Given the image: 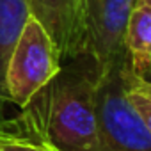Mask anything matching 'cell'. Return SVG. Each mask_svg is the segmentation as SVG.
<instances>
[{"label":"cell","mask_w":151,"mask_h":151,"mask_svg":"<svg viewBox=\"0 0 151 151\" xmlns=\"http://www.w3.org/2000/svg\"><path fill=\"white\" fill-rule=\"evenodd\" d=\"M101 69L87 55L62 62L60 71L22 109L0 123V133H14L53 151H100L96 89Z\"/></svg>","instance_id":"6da1fadb"},{"label":"cell","mask_w":151,"mask_h":151,"mask_svg":"<svg viewBox=\"0 0 151 151\" xmlns=\"http://www.w3.org/2000/svg\"><path fill=\"white\" fill-rule=\"evenodd\" d=\"M126 55L101 69L96 89L100 151H151V133L126 93Z\"/></svg>","instance_id":"7a4b0ae2"},{"label":"cell","mask_w":151,"mask_h":151,"mask_svg":"<svg viewBox=\"0 0 151 151\" xmlns=\"http://www.w3.org/2000/svg\"><path fill=\"white\" fill-rule=\"evenodd\" d=\"M60 66L62 62L52 37L34 16H29L7 62V100L25 109L60 71Z\"/></svg>","instance_id":"3957f363"},{"label":"cell","mask_w":151,"mask_h":151,"mask_svg":"<svg viewBox=\"0 0 151 151\" xmlns=\"http://www.w3.org/2000/svg\"><path fill=\"white\" fill-rule=\"evenodd\" d=\"M137 0H84L82 53L91 55L100 69L124 57V32Z\"/></svg>","instance_id":"277c9868"},{"label":"cell","mask_w":151,"mask_h":151,"mask_svg":"<svg viewBox=\"0 0 151 151\" xmlns=\"http://www.w3.org/2000/svg\"><path fill=\"white\" fill-rule=\"evenodd\" d=\"M34 16L52 37L60 62L82 55V6L84 0H27Z\"/></svg>","instance_id":"5b68a950"},{"label":"cell","mask_w":151,"mask_h":151,"mask_svg":"<svg viewBox=\"0 0 151 151\" xmlns=\"http://www.w3.org/2000/svg\"><path fill=\"white\" fill-rule=\"evenodd\" d=\"M29 16L27 0H0V123L6 119V105L9 101L6 89L7 62Z\"/></svg>","instance_id":"8992f818"},{"label":"cell","mask_w":151,"mask_h":151,"mask_svg":"<svg viewBox=\"0 0 151 151\" xmlns=\"http://www.w3.org/2000/svg\"><path fill=\"white\" fill-rule=\"evenodd\" d=\"M124 53L132 73L140 71L151 64V7L135 2L126 32H124Z\"/></svg>","instance_id":"52a82bcc"},{"label":"cell","mask_w":151,"mask_h":151,"mask_svg":"<svg viewBox=\"0 0 151 151\" xmlns=\"http://www.w3.org/2000/svg\"><path fill=\"white\" fill-rule=\"evenodd\" d=\"M0 147L4 151H53L43 142L14 133H0Z\"/></svg>","instance_id":"ba28073f"},{"label":"cell","mask_w":151,"mask_h":151,"mask_svg":"<svg viewBox=\"0 0 151 151\" xmlns=\"http://www.w3.org/2000/svg\"><path fill=\"white\" fill-rule=\"evenodd\" d=\"M128 68H130V66H128ZM126 73H128V71H126ZM126 93H128V98L132 100L133 107L137 109V112L140 114L142 121L146 123V126H147V130H149V133H151V100H149L147 96H144L142 93H139L137 89H133V87L128 84V78H126Z\"/></svg>","instance_id":"9c48e42d"},{"label":"cell","mask_w":151,"mask_h":151,"mask_svg":"<svg viewBox=\"0 0 151 151\" xmlns=\"http://www.w3.org/2000/svg\"><path fill=\"white\" fill-rule=\"evenodd\" d=\"M126 78H128V84H130L133 89H137L139 93H142L144 96H147V98L151 100V84H146V82H142L140 78H137L135 75L130 71V68H128V73H126Z\"/></svg>","instance_id":"30bf717a"},{"label":"cell","mask_w":151,"mask_h":151,"mask_svg":"<svg viewBox=\"0 0 151 151\" xmlns=\"http://www.w3.org/2000/svg\"><path fill=\"white\" fill-rule=\"evenodd\" d=\"M132 71V69H130ZM137 78H140L142 82H146V84H151V64H147V66H144L140 71H137V73H133Z\"/></svg>","instance_id":"8fae6325"},{"label":"cell","mask_w":151,"mask_h":151,"mask_svg":"<svg viewBox=\"0 0 151 151\" xmlns=\"http://www.w3.org/2000/svg\"><path fill=\"white\" fill-rule=\"evenodd\" d=\"M137 2H140V4H144V6H147V7H151V0H137Z\"/></svg>","instance_id":"7c38bea8"},{"label":"cell","mask_w":151,"mask_h":151,"mask_svg":"<svg viewBox=\"0 0 151 151\" xmlns=\"http://www.w3.org/2000/svg\"><path fill=\"white\" fill-rule=\"evenodd\" d=\"M0 151H4V149H2V147H0Z\"/></svg>","instance_id":"4fadbf2b"}]
</instances>
